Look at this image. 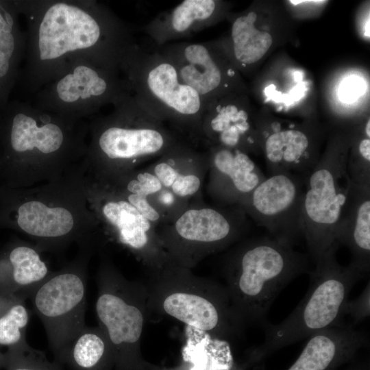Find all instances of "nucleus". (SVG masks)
Listing matches in <instances>:
<instances>
[{"instance_id": "5701e85b", "label": "nucleus", "mask_w": 370, "mask_h": 370, "mask_svg": "<svg viewBox=\"0 0 370 370\" xmlns=\"http://www.w3.org/2000/svg\"><path fill=\"white\" fill-rule=\"evenodd\" d=\"M34 243L18 238L0 250V295L25 300L51 273Z\"/></svg>"}, {"instance_id": "dca6fc26", "label": "nucleus", "mask_w": 370, "mask_h": 370, "mask_svg": "<svg viewBox=\"0 0 370 370\" xmlns=\"http://www.w3.org/2000/svg\"><path fill=\"white\" fill-rule=\"evenodd\" d=\"M161 306L177 320L222 336L241 334L244 325L226 288L218 284L208 285L203 293L188 287L171 288L163 294Z\"/></svg>"}, {"instance_id": "f257e3e1", "label": "nucleus", "mask_w": 370, "mask_h": 370, "mask_svg": "<svg viewBox=\"0 0 370 370\" xmlns=\"http://www.w3.org/2000/svg\"><path fill=\"white\" fill-rule=\"evenodd\" d=\"M87 132L79 119L8 103L0 113V186L27 188L62 176L84 160Z\"/></svg>"}, {"instance_id": "4468645a", "label": "nucleus", "mask_w": 370, "mask_h": 370, "mask_svg": "<svg viewBox=\"0 0 370 370\" xmlns=\"http://www.w3.org/2000/svg\"><path fill=\"white\" fill-rule=\"evenodd\" d=\"M73 61L52 84V101L60 107L55 113L79 119L105 104L115 105L131 92L117 71L90 59Z\"/></svg>"}, {"instance_id": "423d86ee", "label": "nucleus", "mask_w": 370, "mask_h": 370, "mask_svg": "<svg viewBox=\"0 0 370 370\" xmlns=\"http://www.w3.org/2000/svg\"><path fill=\"white\" fill-rule=\"evenodd\" d=\"M121 71L131 92L181 139L195 148L203 143L201 123L207 104L156 47L148 49L134 42Z\"/></svg>"}, {"instance_id": "7c9ffc66", "label": "nucleus", "mask_w": 370, "mask_h": 370, "mask_svg": "<svg viewBox=\"0 0 370 370\" xmlns=\"http://www.w3.org/2000/svg\"><path fill=\"white\" fill-rule=\"evenodd\" d=\"M8 359L10 370H62L57 362L49 361L43 352L26 341L10 347Z\"/></svg>"}, {"instance_id": "39448f33", "label": "nucleus", "mask_w": 370, "mask_h": 370, "mask_svg": "<svg viewBox=\"0 0 370 370\" xmlns=\"http://www.w3.org/2000/svg\"><path fill=\"white\" fill-rule=\"evenodd\" d=\"M114 106L111 114L95 121L90 129L84 163L91 177L136 169L183 140L131 92Z\"/></svg>"}, {"instance_id": "412c9836", "label": "nucleus", "mask_w": 370, "mask_h": 370, "mask_svg": "<svg viewBox=\"0 0 370 370\" xmlns=\"http://www.w3.org/2000/svg\"><path fill=\"white\" fill-rule=\"evenodd\" d=\"M335 241L352 254L348 264L362 278L370 269V186L351 181L346 201L335 230Z\"/></svg>"}, {"instance_id": "2f4dec72", "label": "nucleus", "mask_w": 370, "mask_h": 370, "mask_svg": "<svg viewBox=\"0 0 370 370\" xmlns=\"http://www.w3.org/2000/svg\"><path fill=\"white\" fill-rule=\"evenodd\" d=\"M114 190L132 205L145 218L149 220L156 229L163 223L162 215L147 197Z\"/></svg>"}, {"instance_id": "393cba45", "label": "nucleus", "mask_w": 370, "mask_h": 370, "mask_svg": "<svg viewBox=\"0 0 370 370\" xmlns=\"http://www.w3.org/2000/svg\"><path fill=\"white\" fill-rule=\"evenodd\" d=\"M257 14L251 10L233 18L228 41L219 42L234 64L247 68L258 62L273 43L271 35L256 26Z\"/></svg>"}, {"instance_id": "bb28decb", "label": "nucleus", "mask_w": 370, "mask_h": 370, "mask_svg": "<svg viewBox=\"0 0 370 370\" xmlns=\"http://www.w3.org/2000/svg\"><path fill=\"white\" fill-rule=\"evenodd\" d=\"M23 36L17 23L0 35V113L8 104L23 49Z\"/></svg>"}, {"instance_id": "f3484780", "label": "nucleus", "mask_w": 370, "mask_h": 370, "mask_svg": "<svg viewBox=\"0 0 370 370\" xmlns=\"http://www.w3.org/2000/svg\"><path fill=\"white\" fill-rule=\"evenodd\" d=\"M203 143L258 153L260 147L256 122L244 95L233 92L209 102L201 123Z\"/></svg>"}, {"instance_id": "1a4fd4ad", "label": "nucleus", "mask_w": 370, "mask_h": 370, "mask_svg": "<svg viewBox=\"0 0 370 370\" xmlns=\"http://www.w3.org/2000/svg\"><path fill=\"white\" fill-rule=\"evenodd\" d=\"M305 180L301 227L308 255L314 264L335 242V230L351 180L346 144L338 138Z\"/></svg>"}, {"instance_id": "72a5a7b5", "label": "nucleus", "mask_w": 370, "mask_h": 370, "mask_svg": "<svg viewBox=\"0 0 370 370\" xmlns=\"http://www.w3.org/2000/svg\"><path fill=\"white\" fill-rule=\"evenodd\" d=\"M18 11L14 1H0V35L16 24Z\"/></svg>"}, {"instance_id": "f8f14e48", "label": "nucleus", "mask_w": 370, "mask_h": 370, "mask_svg": "<svg viewBox=\"0 0 370 370\" xmlns=\"http://www.w3.org/2000/svg\"><path fill=\"white\" fill-rule=\"evenodd\" d=\"M97 284L95 311L99 327L110 344L114 358L119 365H124L143 333L145 317L139 294L106 258L99 267Z\"/></svg>"}, {"instance_id": "f03ea898", "label": "nucleus", "mask_w": 370, "mask_h": 370, "mask_svg": "<svg viewBox=\"0 0 370 370\" xmlns=\"http://www.w3.org/2000/svg\"><path fill=\"white\" fill-rule=\"evenodd\" d=\"M86 166L27 188L0 186V227L27 236L40 251L58 253L73 243L95 250L101 245V225L85 191Z\"/></svg>"}, {"instance_id": "a211bd4d", "label": "nucleus", "mask_w": 370, "mask_h": 370, "mask_svg": "<svg viewBox=\"0 0 370 370\" xmlns=\"http://www.w3.org/2000/svg\"><path fill=\"white\" fill-rule=\"evenodd\" d=\"M206 190L217 206H238L265 178L249 155L220 145L208 147Z\"/></svg>"}, {"instance_id": "7ed1b4c3", "label": "nucleus", "mask_w": 370, "mask_h": 370, "mask_svg": "<svg viewBox=\"0 0 370 370\" xmlns=\"http://www.w3.org/2000/svg\"><path fill=\"white\" fill-rule=\"evenodd\" d=\"M34 34L36 61L47 66L85 52L100 65L119 71L134 43L130 29L96 3L86 8L65 1L51 3L40 15Z\"/></svg>"}, {"instance_id": "473e14b6", "label": "nucleus", "mask_w": 370, "mask_h": 370, "mask_svg": "<svg viewBox=\"0 0 370 370\" xmlns=\"http://www.w3.org/2000/svg\"><path fill=\"white\" fill-rule=\"evenodd\" d=\"M370 284L366 285L362 293L354 300H348L345 305V314H349L354 323L356 324L370 314Z\"/></svg>"}, {"instance_id": "c85d7f7f", "label": "nucleus", "mask_w": 370, "mask_h": 370, "mask_svg": "<svg viewBox=\"0 0 370 370\" xmlns=\"http://www.w3.org/2000/svg\"><path fill=\"white\" fill-rule=\"evenodd\" d=\"M90 177L117 191L147 197L163 188L160 180L147 168L134 169L99 178Z\"/></svg>"}, {"instance_id": "6e6552de", "label": "nucleus", "mask_w": 370, "mask_h": 370, "mask_svg": "<svg viewBox=\"0 0 370 370\" xmlns=\"http://www.w3.org/2000/svg\"><path fill=\"white\" fill-rule=\"evenodd\" d=\"M249 229L239 206H210L198 200L156 230L171 262L189 269L205 256L244 239Z\"/></svg>"}, {"instance_id": "aec40b11", "label": "nucleus", "mask_w": 370, "mask_h": 370, "mask_svg": "<svg viewBox=\"0 0 370 370\" xmlns=\"http://www.w3.org/2000/svg\"><path fill=\"white\" fill-rule=\"evenodd\" d=\"M225 8L215 0H184L175 7L157 14L140 27L159 47L173 40L190 37L214 25Z\"/></svg>"}, {"instance_id": "b1692460", "label": "nucleus", "mask_w": 370, "mask_h": 370, "mask_svg": "<svg viewBox=\"0 0 370 370\" xmlns=\"http://www.w3.org/2000/svg\"><path fill=\"white\" fill-rule=\"evenodd\" d=\"M368 340L363 331L350 323L321 330L309 337L288 370H332L352 358Z\"/></svg>"}, {"instance_id": "6ab92c4d", "label": "nucleus", "mask_w": 370, "mask_h": 370, "mask_svg": "<svg viewBox=\"0 0 370 370\" xmlns=\"http://www.w3.org/2000/svg\"><path fill=\"white\" fill-rule=\"evenodd\" d=\"M256 125L269 175L292 173L305 182L320 158L310 134L295 126L282 127L278 123Z\"/></svg>"}, {"instance_id": "cd10ccee", "label": "nucleus", "mask_w": 370, "mask_h": 370, "mask_svg": "<svg viewBox=\"0 0 370 370\" xmlns=\"http://www.w3.org/2000/svg\"><path fill=\"white\" fill-rule=\"evenodd\" d=\"M29 319L23 299L0 295V345L10 348L25 342Z\"/></svg>"}, {"instance_id": "a878e982", "label": "nucleus", "mask_w": 370, "mask_h": 370, "mask_svg": "<svg viewBox=\"0 0 370 370\" xmlns=\"http://www.w3.org/2000/svg\"><path fill=\"white\" fill-rule=\"evenodd\" d=\"M111 358L113 352L102 329L85 325L70 343L63 362L73 370H105Z\"/></svg>"}, {"instance_id": "20e7f679", "label": "nucleus", "mask_w": 370, "mask_h": 370, "mask_svg": "<svg viewBox=\"0 0 370 370\" xmlns=\"http://www.w3.org/2000/svg\"><path fill=\"white\" fill-rule=\"evenodd\" d=\"M307 254L272 236L244 238L223 257L222 271L232 306L245 323L261 326L278 294L299 275L309 273Z\"/></svg>"}, {"instance_id": "9d476101", "label": "nucleus", "mask_w": 370, "mask_h": 370, "mask_svg": "<svg viewBox=\"0 0 370 370\" xmlns=\"http://www.w3.org/2000/svg\"><path fill=\"white\" fill-rule=\"evenodd\" d=\"M95 251L79 248L73 261L51 272L29 296L57 362H63L70 343L86 325L87 267Z\"/></svg>"}, {"instance_id": "c756f323", "label": "nucleus", "mask_w": 370, "mask_h": 370, "mask_svg": "<svg viewBox=\"0 0 370 370\" xmlns=\"http://www.w3.org/2000/svg\"><path fill=\"white\" fill-rule=\"evenodd\" d=\"M346 166L350 180L360 186H370V120L366 121L363 132L355 139Z\"/></svg>"}, {"instance_id": "9b49d317", "label": "nucleus", "mask_w": 370, "mask_h": 370, "mask_svg": "<svg viewBox=\"0 0 370 370\" xmlns=\"http://www.w3.org/2000/svg\"><path fill=\"white\" fill-rule=\"evenodd\" d=\"M88 206L104 234L158 272L171 262L156 227L119 193L86 173Z\"/></svg>"}, {"instance_id": "ddd939ff", "label": "nucleus", "mask_w": 370, "mask_h": 370, "mask_svg": "<svg viewBox=\"0 0 370 370\" xmlns=\"http://www.w3.org/2000/svg\"><path fill=\"white\" fill-rule=\"evenodd\" d=\"M304 180L292 173L269 175L238 206L271 236L293 247L302 237Z\"/></svg>"}, {"instance_id": "0eeeda50", "label": "nucleus", "mask_w": 370, "mask_h": 370, "mask_svg": "<svg viewBox=\"0 0 370 370\" xmlns=\"http://www.w3.org/2000/svg\"><path fill=\"white\" fill-rule=\"evenodd\" d=\"M339 244L335 242L310 271V284L304 299L282 322L261 325L264 341L255 351L257 356L291 345L316 332L340 325L349 294L362 277L353 268L336 259Z\"/></svg>"}, {"instance_id": "2eb2a0df", "label": "nucleus", "mask_w": 370, "mask_h": 370, "mask_svg": "<svg viewBox=\"0 0 370 370\" xmlns=\"http://www.w3.org/2000/svg\"><path fill=\"white\" fill-rule=\"evenodd\" d=\"M156 47L206 104L230 93H241L238 75L219 42H177Z\"/></svg>"}, {"instance_id": "4be33fe9", "label": "nucleus", "mask_w": 370, "mask_h": 370, "mask_svg": "<svg viewBox=\"0 0 370 370\" xmlns=\"http://www.w3.org/2000/svg\"><path fill=\"white\" fill-rule=\"evenodd\" d=\"M147 169L164 188L176 197L190 201L200 195L208 171V158L206 151L201 152L180 140Z\"/></svg>"}, {"instance_id": "f704fd0d", "label": "nucleus", "mask_w": 370, "mask_h": 370, "mask_svg": "<svg viewBox=\"0 0 370 370\" xmlns=\"http://www.w3.org/2000/svg\"><path fill=\"white\" fill-rule=\"evenodd\" d=\"M361 85L356 79H349L345 82L341 89L343 99L349 101L354 99L360 92Z\"/></svg>"}]
</instances>
